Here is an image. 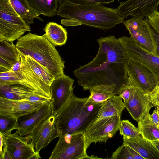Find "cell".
I'll return each mask as SVG.
<instances>
[{
  "label": "cell",
  "mask_w": 159,
  "mask_h": 159,
  "mask_svg": "<svg viewBox=\"0 0 159 159\" xmlns=\"http://www.w3.org/2000/svg\"><path fill=\"white\" fill-rule=\"evenodd\" d=\"M21 66V61H17L14 63L12 65L11 69L8 71L11 72H16L19 70Z\"/></svg>",
  "instance_id": "60d3db41"
},
{
  "label": "cell",
  "mask_w": 159,
  "mask_h": 159,
  "mask_svg": "<svg viewBox=\"0 0 159 159\" xmlns=\"http://www.w3.org/2000/svg\"><path fill=\"white\" fill-rule=\"evenodd\" d=\"M128 76L147 93L157 85L155 77L151 71L142 64L127 58Z\"/></svg>",
  "instance_id": "ac0fdd59"
},
{
  "label": "cell",
  "mask_w": 159,
  "mask_h": 159,
  "mask_svg": "<svg viewBox=\"0 0 159 159\" xmlns=\"http://www.w3.org/2000/svg\"><path fill=\"white\" fill-rule=\"evenodd\" d=\"M125 107L122 98L116 95L103 103L95 121L115 116H121Z\"/></svg>",
  "instance_id": "44dd1931"
},
{
  "label": "cell",
  "mask_w": 159,
  "mask_h": 159,
  "mask_svg": "<svg viewBox=\"0 0 159 159\" xmlns=\"http://www.w3.org/2000/svg\"><path fill=\"white\" fill-rule=\"evenodd\" d=\"M134 159H144L137 152L130 147L125 145Z\"/></svg>",
  "instance_id": "f35d334b"
},
{
  "label": "cell",
  "mask_w": 159,
  "mask_h": 159,
  "mask_svg": "<svg viewBox=\"0 0 159 159\" xmlns=\"http://www.w3.org/2000/svg\"><path fill=\"white\" fill-rule=\"evenodd\" d=\"M18 128L17 119L13 117L0 116V134L3 136L11 133Z\"/></svg>",
  "instance_id": "f1b7e54d"
},
{
  "label": "cell",
  "mask_w": 159,
  "mask_h": 159,
  "mask_svg": "<svg viewBox=\"0 0 159 159\" xmlns=\"http://www.w3.org/2000/svg\"><path fill=\"white\" fill-rule=\"evenodd\" d=\"M148 95L149 101L154 106L159 105V85H157Z\"/></svg>",
  "instance_id": "836d02e7"
},
{
  "label": "cell",
  "mask_w": 159,
  "mask_h": 159,
  "mask_svg": "<svg viewBox=\"0 0 159 159\" xmlns=\"http://www.w3.org/2000/svg\"><path fill=\"white\" fill-rule=\"evenodd\" d=\"M16 12L22 19L29 24L33 23L34 18L43 20L29 6L26 0H10Z\"/></svg>",
  "instance_id": "d4e9b609"
},
{
  "label": "cell",
  "mask_w": 159,
  "mask_h": 159,
  "mask_svg": "<svg viewBox=\"0 0 159 159\" xmlns=\"http://www.w3.org/2000/svg\"><path fill=\"white\" fill-rule=\"evenodd\" d=\"M118 130L123 137L134 138L140 135L138 128L128 120H121Z\"/></svg>",
  "instance_id": "f546056e"
},
{
  "label": "cell",
  "mask_w": 159,
  "mask_h": 159,
  "mask_svg": "<svg viewBox=\"0 0 159 159\" xmlns=\"http://www.w3.org/2000/svg\"><path fill=\"white\" fill-rule=\"evenodd\" d=\"M16 46L23 54L31 56L46 68L55 78L64 74L65 61L55 46L43 35L29 32L18 40Z\"/></svg>",
  "instance_id": "277c9868"
},
{
  "label": "cell",
  "mask_w": 159,
  "mask_h": 159,
  "mask_svg": "<svg viewBox=\"0 0 159 159\" xmlns=\"http://www.w3.org/2000/svg\"><path fill=\"white\" fill-rule=\"evenodd\" d=\"M103 103H92L88 97L80 98L74 94L55 116L59 134L84 133L96 120Z\"/></svg>",
  "instance_id": "3957f363"
},
{
  "label": "cell",
  "mask_w": 159,
  "mask_h": 159,
  "mask_svg": "<svg viewBox=\"0 0 159 159\" xmlns=\"http://www.w3.org/2000/svg\"><path fill=\"white\" fill-rule=\"evenodd\" d=\"M123 23L129 32L130 37L148 51L157 55L153 37V29L144 19L133 16Z\"/></svg>",
  "instance_id": "30bf717a"
},
{
  "label": "cell",
  "mask_w": 159,
  "mask_h": 159,
  "mask_svg": "<svg viewBox=\"0 0 159 159\" xmlns=\"http://www.w3.org/2000/svg\"><path fill=\"white\" fill-rule=\"evenodd\" d=\"M149 119L158 126L159 125V105L156 107L153 113L149 116Z\"/></svg>",
  "instance_id": "8d00e7d4"
},
{
  "label": "cell",
  "mask_w": 159,
  "mask_h": 159,
  "mask_svg": "<svg viewBox=\"0 0 159 159\" xmlns=\"http://www.w3.org/2000/svg\"><path fill=\"white\" fill-rule=\"evenodd\" d=\"M158 128L159 129V125L158 126Z\"/></svg>",
  "instance_id": "f6af8a7d"
},
{
  "label": "cell",
  "mask_w": 159,
  "mask_h": 159,
  "mask_svg": "<svg viewBox=\"0 0 159 159\" xmlns=\"http://www.w3.org/2000/svg\"><path fill=\"white\" fill-rule=\"evenodd\" d=\"M52 102L45 103L39 109L17 119L16 133L21 136L30 134L44 119L52 114Z\"/></svg>",
  "instance_id": "2e32d148"
},
{
  "label": "cell",
  "mask_w": 159,
  "mask_h": 159,
  "mask_svg": "<svg viewBox=\"0 0 159 159\" xmlns=\"http://www.w3.org/2000/svg\"><path fill=\"white\" fill-rule=\"evenodd\" d=\"M12 65L0 57V73L7 72L11 68Z\"/></svg>",
  "instance_id": "d590c367"
},
{
  "label": "cell",
  "mask_w": 159,
  "mask_h": 159,
  "mask_svg": "<svg viewBox=\"0 0 159 159\" xmlns=\"http://www.w3.org/2000/svg\"><path fill=\"white\" fill-rule=\"evenodd\" d=\"M30 31V24L16 12L10 0H0V40L13 42Z\"/></svg>",
  "instance_id": "8992f818"
},
{
  "label": "cell",
  "mask_w": 159,
  "mask_h": 159,
  "mask_svg": "<svg viewBox=\"0 0 159 159\" xmlns=\"http://www.w3.org/2000/svg\"><path fill=\"white\" fill-rule=\"evenodd\" d=\"M128 83L131 96L124 104L132 118L138 122L150 114V109L154 106L149 101L148 93L129 76Z\"/></svg>",
  "instance_id": "8fae6325"
},
{
  "label": "cell",
  "mask_w": 159,
  "mask_h": 159,
  "mask_svg": "<svg viewBox=\"0 0 159 159\" xmlns=\"http://www.w3.org/2000/svg\"><path fill=\"white\" fill-rule=\"evenodd\" d=\"M111 159H134L126 146L123 144L120 146L112 154Z\"/></svg>",
  "instance_id": "1f68e13d"
},
{
  "label": "cell",
  "mask_w": 159,
  "mask_h": 159,
  "mask_svg": "<svg viewBox=\"0 0 159 159\" xmlns=\"http://www.w3.org/2000/svg\"><path fill=\"white\" fill-rule=\"evenodd\" d=\"M24 55L32 70L44 83L50 86L55 78L51 73L31 56Z\"/></svg>",
  "instance_id": "4316f807"
},
{
  "label": "cell",
  "mask_w": 159,
  "mask_h": 159,
  "mask_svg": "<svg viewBox=\"0 0 159 159\" xmlns=\"http://www.w3.org/2000/svg\"><path fill=\"white\" fill-rule=\"evenodd\" d=\"M118 95L123 99L124 103L129 101L131 96V91L128 83L119 89Z\"/></svg>",
  "instance_id": "e575fe53"
},
{
  "label": "cell",
  "mask_w": 159,
  "mask_h": 159,
  "mask_svg": "<svg viewBox=\"0 0 159 159\" xmlns=\"http://www.w3.org/2000/svg\"><path fill=\"white\" fill-rule=\"evenodd\" d=\"M74 81L63 74L56 77L50 85L52 114L55 116L74 95Z\"/></svg>",
  "instance_id": "7c38bea8"
},
{
  "label": "cell",
  "mask_w": 159,
  "mask_h": 159,
  "mask_svg": "<svg viewBox=\"0 0 159 159\" xmlns=\"http://www.w3.org/2000/svg\"><path fill=\"white\" fill-rule=\"evenodd\" d=\"M115 0H58L61 4L67 2L70 4L79 5H97L101 4H108L112 2Z\"/></svg>",
  "instance_id": "4dcf8cb0"
},
{
  "label": "cell",
  "mask_w": 159,
  "mask_h": 159,
  "mask_svg": "<svg viewBox=\"0 0 159 159\" xmlns=\"http://www.w3.org/2000/svg\"><path fill=\"white\" fill-rule=\"evenodd\" d=\"M0 57L12 65L21 60L16 45L5 40H0Z\"/></svg>",
  "instance_id": "83f0119b"
},
{
  "label": "cell",
  "mask_w": 159,
  "mask_h": 159,
  "mask_svg": "<svg viewBox=\"0 0 159 159\" xmlns=\"http://www.w3.org/2000/svg\"><path fill=\"white\" fill-rule=\"evenodd\" d=\"M0 159H12L8 150L4 144L2 152L0 153Z\"/></svg>",
  "instance_id": "74e56055"
},
{
  "label": "cell",
  "mask_w": 159,
  "mask_h": 159,
  "mask_svg": "<svg viewBox=\"0 0 159 159\" xmlns=\"http://www.w3.org/2000/svg\"><path fill=\"white\" fill-rule=\"evenodd\" d=\"M88 100L94 104L103 103L109 98L118 94L115 87L113 86H99L91 89Z\"/></svg>",
  "instance_id": "cb8c5ba5"
},
{
  "label": "cell",
  "mask_w": 159,
  "mask_h": 159,
  "mask_svg": "<svg viewBox=\"0 0 159 159\" xmlns=\"http://www.w3.org/2000/svg\"><path fill=\"white\" fill-rule=\"evenodd\" d=\"M43 35L54 46H62L66 43L67 39L66 29L61 25L53 22L47 24Z\"/></svg>",
  "instance_id": "7402d4cb"
},
{
  "label": "cell",
  "mask_w": 159,
  "mask_h": 159,
  "mask_svg": "<svg viewBox=\"0 0 159 159\" xmlns=\"http://www.w3.org/2000/svg\"><path fill=\"white\" fill-rule=\"evenodd\" d=\"M34 96L46 99L33 90L24 86L14 85H0V96L1 97L11 99L20 100Z\"/></svg>",
  "instance_id": "ffe728a7"
},
{
  "label": "cell",
  "mask_w": 159,
  "mask_h": 159,
  "mask_svg": "<svg viewBox=\"0 0 159 159\" xmlns=\"http://www.w3.org/2000/svg\"><path fill=\"white\" fill-rule=\"evenodd\" d=\"M57 15L65 19L61 23L66 26L82 25L108 30L123 23L124 17L116 9L97 5H79L63 2L60 4Z\"/></svg>",
  "instance_id": "7a4b0ae2"
},
{
  "label": "cell",
  "mask_w": 159,
  "mask_h": 159,
  "mask_svg": "<svg viewBox=\"0 0 159 159\" xmlns=\"http://www.w3.org/2000/svg\"><path fill=\"white\" fill-rule=\"evenodd\" d=\"M87 159H100V158L94 155H92L91 156H88Z\"/></svg>",
  "instance_id": "ee69618b"
},
{
  "label": "cell",
  "mask_w": 159,
  "mask_h": 159,
  "mask_svg": "<svg viewBox=\"0 0 159 159\" xmlns=\"http://www.w3.org/2000/svg\"><path fill=\"white\" fill-rule=\"evenodd\" d=\"M149 115L138 122L137 128L144 138L150 141L159 140V129L149 119Z\"/></svg>",
  "instance_id": "484cf974"
},
{
  "label": "cell",
  "mask_w": 159,
  "mask_h": 159,
  "mask_svg": "<svg viewBox=\"0 0 159 159\" xmlns=\"http://www.w3.org/2000/svg\"><path fill=\"white\" fill-rule=\"evenodd\" d=\"M30 7L39 15L52 17L57 15L58 0H26Z\"/></svg>",
  "instance_id": "603a6c76"
},
{
  "label": "cell",
  "mask_w": 159,
  "mask_h": 159,
  "mask_svg": "<svg viewBox=\"0 0 159 159\" xmlns=\"http://www.w3.org/2000/svg\"><path fill=\"white\" fill-rule=\"evenodd\" d=\"M3 136L12 159H31L36 154L30 134L21 136L14 133Z\"/></svg>",
  "instance_id": "4fadbf2b"
},
{
  "label": "cell",
  "mask_w": 159,
  "mask_h": 159,
  "mask_svg": "<svg viewBox=\"0 0 159 159\" xmlns=\"http://www.w3.org/2000/svg\"><path fill=\"white\" fill-rule=\"evenodd\" d=\"M45 103H34L26 99H11L0 96V116L17 119L39 109Z\"/></svg>",
  "instance_id": "9a60e30c"
},
{
  "label": "cell",
  "mask_w": 159,
  "mask_h": 159,
  "mask_svg": "<svg viewBox=\"0 0 159 159\" xmlns=\"http://www.w3.org/2000/svg\"><path fill=\"white\" fill-rule=\"evenodd\" d=\"M98 52L90 62L73 71L84 90L99 86H113L118 92L128 83L127 57L124 48L114 36L97 40Z\"/></svg>",
  "instance_id": "6da1fadb"
},
{
  "label": "cell",
  "mask_w": 159,
  "mask_h": 159,
  "mask_svg": "<svg viewBox=\"0 0 159 159\" xmlns=\"http://www.w3.org/2000/svg\"><path fill=\"white\" fill-rule=\"evenodd\" d=\"M123 46L127 58L139 62L148 68L155 77L159 85V57L148 51L131 37L118 38Z\"/></svg>",
  "instance_id": "ba28073f"
},
{
  "label": "cell",
  "mask_w": 159,
  "mask_h": 159,
  "mask_svg": "<svg viewBox=\"0 0 159 159\" xmlns=\"http://www.w3.org/2000/svg\"><path fill=\"white\" fill-rule=\"evenodd\" d=\"M159 152V140L151 141Z\"/></svg>",
  "instance_id": "7bdbcfd3"
},
{
  "label": "cell",
  "mask_w": 159,
  "mask_h": 159,
  "mask_svg": "<svg viewBox=\"0 0 159 159\" xmlns=\"http://www.w3.org/2000/svg\"><path fill=\"white\" fill-rule=\"evenodd\" d=\"M159 0H127L120 2L116 10L122 16H136L144 19L153 11H158Z\"/></svg>",
  "instance_id": "e0dca14e"
},
{
  "label": "cell",
  "mask_w": 159,
  "mask_h": 159,
  "mask_svg": "<svg viewBox=\"0 0 159 159\" xmlns=\"http://www.w3.org/2000/svg\"><path fill=\"white\" fill-rule=\"evenodd\" d=\"M121 116L103 118L92 123L84 133L88 148L92 143L106 142L118 130Z\"/></svg>",
  "instance_id": "9c48e42d"
},
{
  "label": "cell",
  "mask_w": 159,
  "mask_h": 159,
  "mask_svg": "<svg viewBox=\"0 0 159 159\" xmlns=\"http://www.w3.org/2000/svg\"><path fill=\"white\" fill-rule=\"evenodd\" d=\"M153 37L156 45L157 55L159 57V34L154 30Z\"/></svg>",
  "instance_id": "ab89813d"
},
{
  "label": "cell",
  "mask_w": 159,
  "mask_h": 159,
  "mask_svg": "<svg viewBox=\"0 0 159 159\" xmlns=\"http://www.w3.org/2000/svg\"><path fill=\"white\" fill-rule=\"evenodd\" d=\"M30 134L35 152L39 154L42 148L59 136L55 116L52 114L44 119Z\"/></svg>",
  "instance_id": "5bb4252c"
},
{
  "label": "cell",
  "mask_w": 159,
  "mask_h": 159,
  "mask_svg": "<svg viewBox=\"0 0 159 159\" xmlns=\"http://www.w3.org/2000/svg\"><path fill=\"white\" fill-rule=\"evenodd\" d=\"M18 51L21 61V68L16 72L0 73V85L24 86L33 90L52 102L50 86L44 83L34 72L28 64L24 55Z\"/></svg>",
  "instance_id": "5b68a950"
},
{
  "label": "cell",
  "mask_w": 159,
  "mask_h": 159,
  "mask_svg": "<svg viewBox=\"0 0 159 159\" xmlns=\"http://www.w3.org/2000/svg\"><path fill=\"white\" fill-rule=\"evenodd\" d=\"M145 20L159 34V11H153L145 17Z\"/></svg>",
  "instance_id": "d6a6232c"
},
{
  "label": "cell",
  "mask_w": 159,
  "mask_h": 159,
  "mask_svg": "<svg viewBox=\"0 0 159 159\" xmlns=\"http://www.w3.org/2000/svg\"><path fill=\"white\" fill-rule=\"evenodd\" d=\"M49 159H87V147L84 133L61 134Z\"/></svg>",
  "instance_id": "52a82bcc"
},
{
  "label": "cell",
  "mask_w": 159,
  "mask_h": 159,
  "mask_svg": "<svg viewBox=\"0 0 159 159\" xmlns=\"http://www.w3.org/2000/svg\"><path fill=\"white\" fill-rule=\"evenodd\" d=\"M123 144L137 152L144 159H159V152L152 142L140 135L134 138L123 137Z\"/></svg>",
  "instance_id": "d6986e66"
},
{
  "label": "cell",
  "mask_w": 159,
  "mask_h": 159,
  "mask_svg": "<svg viewBox=\"0 0 159 159\" xmlns=\"http://www.w3.org/2000/svg\"><path fill=\"white\" fill-rule=\"evenodd\" d=\"M0 153L2 152L4 144V140L3 136L0 134Z\"/></svg>",
  "instance_id": "b9f144b4"
}]
</instances>
